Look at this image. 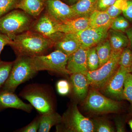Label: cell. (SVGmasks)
<instances>
[{"label": "cell", "mask_w": 132, "mask_h": 132, "mask_svg": "<svg viewBox=\"0 0 132 132\" xmlns=\"http://www.w3.org/2000/svg\"><path fill=\"white\" fill-rule=\"evenodd\" d=\"M12 40L10 46L18 56L34 57L44 55L54 45L50 38L31 30L15 36Z\"/></svg>", "instance_id": "1"}, {"label": "cell", "mask_w": 132, "mask_h": 132, "mask_svg": "<svg viewBox=\"0 0 132 132\" xmlns=\"http://www.w3.org/2000/svg\"><path fill=\"white\" fill-rule=\"evenodd\" d=\"M33 18L21 10H13L0 18V32L12 39L15 36L30 30Z\"/></svg>", "instance_id": "2"}, {"label": "cell", "mask_w": 132, "mask_h": 132, "mask_svg": "<svg viewBox=\"0 0 132 132\" xmlns=\"http://www.w3.org/2000/svg\"><path fill=\"white\" fill-rule=\"evenodd\" d=\"M37 72L32 57L18 56L13 62L9 77L5 82V90L14 92L19 85L32 78Z\"/></svg>", "instance_id": "3"}, {"label": "cell", "mask_w": 132, "mask_h": 132, "mask_svg": "<svg viewBox=\"0 0 132 132\" xmlns=\"http://www.w3.org/2000/svg\"><path fill=\"white\" fill-rule=\"evenodd\" d=\"M122 50H112L110 59L106 63L97 70L88 72L86 76L89 85L95 89L103 87L119 67Z\"/></svg>", "instance_id": "4"}, {"label": "cell", "mask_w": 132, "mask_h": 132, "mask_svg": "<svg viewBox=\"0 0 132 132\" xmlns=\"http://www.w3.org/2000/svg\"><path fill=\"white\" fill-rule=\"evenodd\" d=\"M62 126L57 127L58 131L71 132H94L93 122L81 113L77 105L74 104L62 117Z\"/></svg>", "instance_id": "5"}, {"label": "cell", "mask_w": 132, "mask_h": 132, "mask_svg": "<svg viewBox=\"0 0 132 132\" xmlns=\"http://www.w3.org/2000/svg\"><path fill=\"white\" fill-rule=\"evenodd\" d=\"M68 56L61 51L55 50L49 54L32 57L37 72L48 71L62 74L70 75L67 68Z\"/></svg>", "instance_id": "6"}, {"label": "cell", "mask_w": 132, "mask_h": 132, "mask_svg": "<svg viewBox=\"0 0 132 132\" xmlns=\"http://www.w3.org/2000/svg\"><path fill=\"white\" fill-rule=\"evenodd\" d=\"M85 104L88 110L100 113L116 112L121 107V102L107 98L95 89L89 92Z\"/></svg>", "instance_id": "7"}, {"label": "cell", "mask_w": 132, "mask_h": 132, "mask_svg": "<svg viewBox=\"0 0 132 132\" xmlns=\"http://www.w3.org/2000/svg\"><path fill=\"white\" fill-rule=\"evenodd\" d=\"M45 12L57 23L78 17L71 5L60 0H46Z\"/></svg>", "instance_id": "8"}, {"label": "cell", "mask_w": 132, "mask_h": 132, "mask_svg": "<svg viewBox=\"0 0 132 132\" xmlns=\"http://www.w3.org/2000/svg\"><path fill=\"white\" fill-rule=\"evenodd\" d=\"M107 28L89 27L77 33L71 34L80 43L81 46L88 48L95 46L108 38Z\"/></svg>", "instance_id": "9"}, {"label": "cell", "mask_w": 132, "mask_h": 132, "mask_svg": "<svg viewBox=\"0 0 132 132\" xmlns=\"http://www.w3.org/2000/svg\"><path fill=\"white\" fill-rule=\"evenodd\" d=\"M130 72V70L119 66L116 72L103 87L104 92L116 99H123L125 79L127 74Z\"/></svg>", "instance_id": "10"}, {"label": "cell", "mask_w": 132, "mask_h": 132, "mask_svg": "<svg viewBox=\"0 0 132 132\" xmlns=\"http://www.w3.org/2000/svg\"><path fill=\"white\" fill-rule=\"evenodd\" d=\"M21 96L42 114L54 111L53 103L49 97L40 90H27L23 93Z\"/></svg>", "instance_id": "11"}, {"label": "cell", "mask_w": 132, "mask_h": 132, "mask_svg": "<svg viewBox=\"0 0 132 132\" xmlns=\"http://www.w3.org/2000/svg\"><path fill=\"white\" fill-rule=\"evenodd\" d=\"M57 23L44 12L34 20L30 30L50 38L54 42L61 34L57 32Z\"/></svg>", "instance_id": "12"}, {"label": "cell", "mask_w": 132, "mask_h": 132, "mask_svg": "<svg viewBox=\"0 0 132 132\" xmlns=\"http://www.w3.org/2000/svg\"><path fill=\"white\" fill-rule=\"evenodd\" d=\"M88 48L80 46L68 56L67 68L70 74L80 73L86 75L88 71L87 64Z\"/></svg>", "instance_id": "13"}, {"label": "cell", "mask_w": 132, "mask_h": 132, "mask_svg": "<svg viewBox=\"0 0 132 132\" xmlns=\"http://www.w3.org/2000/svg\"><path fill=\"white\" fill-rule=\"evenodd\" d=\"M89 27V17H87L69 19L56 24L57 32L64 34L77 33Z\"/></svg>", "instance_id": "14"}, {"label": "cell", "mask_w": 132, "mask_h": 132, "mask_svg": "<svg viewBox=\"0 0 132 132\" xmlns=\"http://www.w3.org/2000/svg\"><path fill=\"white\" fill-rule=\"evenodd\" d=\"M13 93L5 90L0 93V107L16 109L28 112H31L32 106L24 103Z\"/></svg>", "instance_id": "15"}, {"label": "cell", "mask_w": 132, "mask_h": 132, "mask_svg": "<svg viewBox=\"0 0 132 132\" xmlns=\"http://www.w3.org/2000/svg\"><path fill=\"white\" fill-rule=\"evenodd\" d=\"M81 46L80 43L71 34L62 33L55 41L53 47L69 56Z\"/></svg>", "instance_id": "16"}, {"label": "cell", "mask_w": 132, "mask_h": 132, "mask_svg": "<svg viewBox=\"0 0 132 132\" xmlns=\"http://www.w3.org/2000/svg\"><path fill=\"white\" fill-rule=\"evenodd\" d=\"M45 5L46 0H20L15 9L21 10L36 19L45 10Z\"/></svg>", "instance_id": "17"}, {"label": "cell", "mask_w": 132, "mask_h": 132, "mask_svg": "<svg viewBox=\"0 0 132 132\" xmlns=\"http://www.w3.org/2000/svg\"><path fill=\"white\" fill-rule=\"evenodd\" d=\"M71 75V79L76 95L79 98H85L87 95L89 85L86 76L80 73H72Z\"/></svg>", "instance_id": "18"}, {"label": "cell", "mask_w": 132, "mask_h": 132, "mask_svg": "<svg viewBox=\"0 0 132 132\" xmlns=\"http://www.w3.org/2000/svg\"><path fill=\"white\" fill-rule=\"evenodd\" d=\"M113 19L106 11L95 10L89 17L90 27L110 29Z\"/></svg>", "instance_id": "19"}, {"label": "cell", "mask_w": 132, "mask_h": 132, "mask_svg": "<svg viewBox=\"0 0 132 132\" xmlns=\"http://www.w3.org/2000/svg\"><path fill=\"white\" fill-rule=\"evenodd\" d=\"M71 6L78 17H89L96 10V0H79Z\"/></svg>", "instance_id": "20"}, {"label": "cell", "mask_w": 132, "mask_h": 132, "mask_svg": "<svg viewBox=\"0 0 132 132\" xmlns=\"http://www.w3.org/2000/svg\"><path fill=\"white\" fill-rule=\"evenodd\" d=\"M112 50H123L126 47L129 43L127 36L123 32L115 31L109 29L108 31V38Z\"/></svg>", "instance_id": "21"}, {"label": "cell", "mask_w": 132, "mask_h": 132, "mask_svg": "<svg viewBox=\"0 0 132 132\" xmlns=\"http://www.w3.org/2000/svg\"><path fill=\"white\" fill-rule=\"evenodd\" d=\"M62 117L54 111L42 114L40 118L39 132H49L52 127L61 123Z\"/></svg>", "instance_id": "22"}, {"label": "cell", "mask_w": 132, "mask_h": 132, "mask_svg": "<svg viewBox=\"0 0 132 132\" xmlns=\"http://www.w3.org/2000/svg\"><path fill=\"white\" fill-rule=\"evenodd\" d=\"M99 59V68L106 63L110 59L112 49L108 39L102 41L95 46Z\"/></svg>", "instance_id": "23"}, {"label": "cell", "mask_w": 132, "mask_h": 132, "mask_svg": "<svg viewBox=\"0 0 132 132\" xmlns=\"http://www.w3.org/2000/svg\"><path fill=\"white\" fill-rule=\"evenodd\" d=\"M87 64L89 71H95L99 68V59L95 46L88 48L87 54Z\"/></svg>", "instance_id": "24"}, {"label": "cell", "mask_w": 132, "mask_h": 132, "mask_svg": "<svg viewBox=\"0 0 132 132\" xmlns=\"http://www.w3.org/2000/svg\"><path fill=\"white\" fill-rule=\"evenodd\" d=\"M119 65L131 71L132 66V52L130 48L126 47L122 50L120 58Z\"/></svg>", "instance_id": "25"}, {"label": "cell", "mask_w": 132, "mask_h": 132, "mask_svg": "<svg viewBox=\"0 0 132 132\" xmlns=\"http://www.w3.org/2000/svg\"><path fill=\"white\" fill-rule=\"evenodd\" d=\"M129 25L127 20L124 16L119 15L113 19L110 29L123 32L129 28Z\"/></svg>", "instance_id": "26"}, {"label": "cell", "mask_w": 132, "mask_h": 132, "mask_svg": "<svg viewBox=\"0 0 132 132\" xmlns=\"http://www.w3.org/2000/svg\"><path fill=\"white\" fill-rule=\"evenodd\" d=\"M13 64V62L0 61V87L7 80Z\"/></svg>", "instance_id": "27"}, {"label": "cell", "mask_w": 132, "mask_h": 132, "mask_svg": "<svg viewBox=\"0 0 132 132\" xmlns=\"http://www.w3.org/2000/svg\"><path fill=\"white\" fill-rule=\"evenodd\" d=\"M20 0H0V18L15 9Z\"/></svg>", "instance_id": "28"}, {"label": "cell", "mask_w": 132, "mask_h": 132, "mask_svg": "<svg viewBox=\"0 0 132 132\" xmlns=\"http://www.w3.org/2000/svg\"><path fill=\"white\" fill-rule=\"evenodd\" d=\"M123 99L129 101L132 106V74L128 73L124 84Z\"/></svg>", "instance_id": "29"}, {"label": "cell", "mask_w": 132, "mask_h": 132, "mask_svg": "<svg viewBox=\"0 0 132 132\" xmlns=\"http://www.w3.org/2000/svg\"><path fill=\"white\" fill-rule=\"evenodd\" d=\"M94 131L98 132H113L114 129L108 121L104 120H95L93 122Z\"/></svg>", "instance_id": "30"}, {"label": "cell", "mask_w": 132, "mask_h": 132, "mask_svg": "<svg viewBox=\"0 0 132 132\" xmlns=\"http://www.w3.org/2000/svg\"><path fill=\"white\" fill-rule=\"evenodd\" d=\"M57 89L59 94L65 95L68 94L71 90L69 82L65 80H59L57 83Z\"/></svg>", "instance_id": "31"}, {"label": "cell", "mask_w": 132, "mask_h": 132, "mask_svg": "<svg viewBox=\"0 0 132 132\" xmlns=\"http://www.w3.org/2000/svg\"><path fill=\"white\" fill-rule=\"evenodd\" d=\"M117 0H96V10L106 11Z\"/></svg>", "instance_id": "32"}, {"label": "cell", "mask_w": 132, "mask_h": 132, "mask_svg": "<svg viewBox=\"0 0 132 132\" xmlns=\"http://www.w3.org/2000/svg\"><path fill=\"white\" fill-rule=\"evenodd\" d=\"M40 126V118L35 120L30 124L23 128L20 131L23 132H36L38 131Z\"/></svg>", "instance_id": "33"}, {"label": "cell", "mask_w": 132, "mask_h": 132, "mask_svg": "<svg viewBox=\"0 0 132 132\" xmlns=\"http://www.w3.org/2000/svg\"><path fill=\"white\" fill-rule=\"evenodd\" d=\"M12 40L8 36L0 32V55L4 47L7 45H10Z\"/></svg>", "instance_id": "34"}, {"label": "cell", "mask_w": 132, "mask_h": 132, "mask_svg": "<svg viewBox=\"0 0 132 132\" xmlns=\"http://www.w3.org/2000/svg\"><path fill=\"white\" fill-rule=\"evenodd\" d=\"M106 11L109 16L113 19L120 15L121 13H122V11L117 7L114 4L110 6Z\"/></svg>", "instance_id": "35"}, {"label": "cell", "mask_w": 132, "mask_h": 132, "mask_svg": "<svg viewBox=\"0 0 132 132\" xmlns=\"http://www.w3.org/2000/svg\"><path fill=\"white\" fill-rule=\"evenodd\" d=\"M122 13L126 19L132 21V0H128L127 7Z\"/></svg>", "instance_id": "36"}, {"label": "cell", "mask_w": 132, "mask_h": 132, "mask_svg": "<svg viewBox=\"0 0 132 132\" xmlns=\"http://www.w3.org/2000/svg\"><path fill=\"white\" fill-rule=\"evenodd\" d=\"M115 123L117 132L125 131V125L123 121L117 119L115 121Z\"/></svg>", "instance_id": "37"}, {"label": "cell", "mask_w": 132, "mask_h": 132, "mask_svg": "<svg viewBox=\"0 0 132 132\" xmlns=\"http://www.w3.org/2000/svg\"><path fill=\"white\" fill-rule=\"evenodd\" d=\"M126 32L127 36L129 39V42L132 47V27L128 29Z\"/></svg>", "instance_id": "38"}, {"label": "cell", "mask_w": 132, "mask_h": 132, "mask_svg": "<svg viewBox=\"0 0 132 132\" xmlns=\"http://www.w3.org/2000/svg\"><path fill=\"white\" fill-rule=\"evenodd\" d=\"M79 0H67V2L70 5H73L77 2Z\"/></svg>", "instance_id": "39"}, {"label": "cell", "mask_w": 132, "mask_h": 132, "mask_svg": "<svg viewBox=\"0 0 132 132\" xmlns=\"http://www.w3.org/2000/svg\"><path fill=\"white\" fill-rule=\"evenodd\" d=\"M129 125L132 130V120L129 121Z\"/></svg>", "instance_id": "40"}, {"label": "cell", "mask_w": 132, "mask_h": 132, "mask_svg": "<svg viewBox=\"0 0 132 132\" xmlns=\"http://www.w3.org/2000/svg\"><path fill=\"white\" fill-rule=\"evenodd\" d=\"M131 72H132V66L131 69Z\"/></svg>", "instance_id": "41"}]
</instances>
